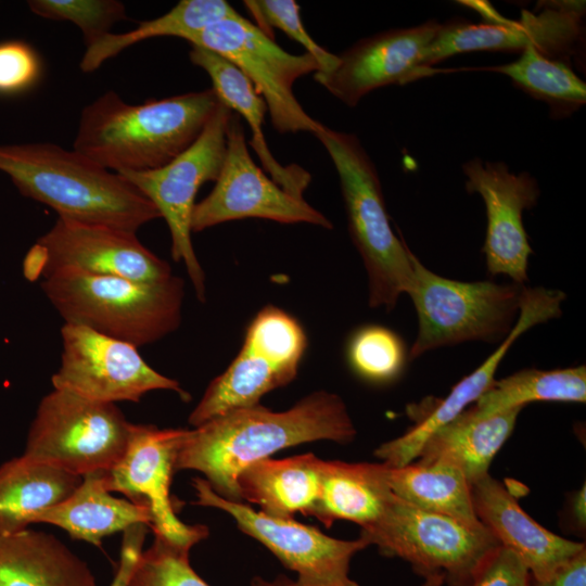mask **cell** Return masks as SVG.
<instances>
[{"label": "cell", "instance_id": "1", "mask_svg": "<svg viewBox=\"0 0 586 586\" xmlns=\"http://www.w3.org/2000/svg\"><path fill=\"white\" fill-rule=\"evenodd\" d=\"M355 436L343 399L317 391L285 411L257 404L188 430L177 455L176 471H199L217 495L241 501L237 479L250 464L286 447L321 440L347 444Z\"/></svg>", "mask_w": 586, "mask_h": 586}, {"label": "cell", "instance_id": "2", "mask_svg": "<svg viewBox=\"0 0 586 586\" xmlns=\"http://www.w3.org/2000/svg\"><path fill=\"white\" fill-rule=\"evenodd\" d=\"M219 104L213 89L141 104L110 90L82 109L73 149L117 174L153 170L186 151Z\"/></svg>", "mask_w": 586, "mask_h": 586}, {"label": "cell", "instance_id": "3", "mask_svg": "<svg viewBox=\"0 0 586 586\" xmlns=\"http://www.w3.org/2000/svg\"><path fill=\"white\" fill-rule=\"evenodd\" d=\"M0 170L22 195L50 206L58 217L133 233L161 217L124 177L74 149L50 142L0 144Z\"/></svg>", "mask_w": 586, "mask_h": 586}, {"label": "cell", "instance_id": "4", "mask_svg": "<svg viewBox=\"0 0 586 586\" xmlns=\"http://www.w3.org/2000/svg\"><path fill=\"white\" fill-rule=\"evenodd\" d=\"M64 323L82 326L137 348L177 330L184 297L182 278L145 282L72 270L40 280Z\"/></svg>", "mask_w": 586, "mask_h": 586}, {"label": "cell", "instance_id": "5", "mask_svg": "<svg viewBox=\"0 0 586 586\" xmlns=\"http://www.w3.org/2000/svg\"><path fill=\"white\" fill-rule=\"evenodd\" d=\"M340 178L348 231L364 262L369 306L392 310L412 284L411 251L391 228L374 163L357 136L327 126L316 135Z\"/></svg>", "mask_w": 586, "mask_h": 586}, {"label": "cell", "instance_id": "6", "mask_svg": "<svg viewBox=\"0 0 586 586\" xmlns=\"http://www.w3.org/2000/svg\"><path fill=\"white\" fill-rule=\"evenodd\" d=\"M411 297L418 332L408 353L412 360L433 349L468 341L497 343L513 328L523 284L463 282L428 269L411 252Z\"/></svg>", "mask_w": 586, "mask_h": 586}, {"label": "cell", "instance_id": "7", "mask_svg": "<svg viewBox=\"0 0 586 586\" xmlns=\"http://www.w3.org/2000/svg\"><path fill=\"white\" fill-rule=\"evenodd\" d=\"M360 536L387 557L407 561L423 578L441 574L448 586H472L501 547L485 527L415 507L392 495L382 515Z\"/></svg>", "mask_w": 586, "mask_h": 586}, {"label": "cell", "instance_id": "8", "mask_svg": "<svg viewBox=\"0 0 586 586\" xmlns=\"http://www.w3.org/2000/svg\"><path fill=\"white\" fill-rule=\"evenodd\" d=\"M129 426L115 404L53 388L38 405L24 455L79 476L106 472L123 456Z\"/></svg>", "mask_w": 586, "mask_h": 586}, {"label": "cell", "instance_id": "9", "mask_svg": "<svg viewBox=\"0 0 586 586\" xmlns=\"http://www.w3.org/2000/svg\"><path fill=\"white\" fill-rule=\"evenodd\" d=\"M306 347V333L293 316L273 305L263 307L250 322L240 352L208 384L189 423L199 426L259 404L265 394L295 379Z\"/></svg>", "mask_w": 586, "mask_h": 586}, {"label": "cell", "instance_id": "10", "mask_svg": "<svg viewBox=\"0 0 586 586\" xmlns=\"http://www.w3.org/2000/svg\"><path fill=\"white\" fill-rule=\"evenodd\" d=\"M232 111L219 104L199 138L166 165L148 171L119 173L165 219L171 239V258L182 262L200 302L206 300L205 273L191 240L195 196L207 181H216L226 154Z\"/></svg>", "mask_w": 586, "mask_h": 586}, {"label": "cell", "instance_id": "11", "mask_svg": "<svg viewBox=\"0 0 586 586\" xmlns=\"http://www.w3.org/2000/svg\"><path fill=\"white\" fill-rule=\"evenodd\" d=\"M187 41L234 64L263 97L278 132L306 131L316 136L324 126L304 111L293 91L298 78L320 71L313 55L284 51L242 15L212 24Z\"/></svg>", "mask_w": 586, "mask_h": 586}, {"label": "cell", "instance_id": "12", "mask_svg": "<svg viewBox=\"0 0 586 586\" xmlns=\"http://www.w3.org/2000/svg\"><path fill=\"white\" fill-rule=\"evenodd\" d=\"M63 270L156 282L170 278V265L145 247L136 233L58 217L29 249L24 276L42 280Z\"/></svg>", "mask_w": 586, "mask_h": 586}, {"label": "cell", "instance_id": "13", "mask_svg": "<svg viewBox=\"0 0 586 586\" xmlns=\"http://www.w3.org/2000/svg\"><path fill=\"white\" fill-rule=\"evenodd\" d=\"M192 486L194 504L229 513L240 531L263 544L297 574V586H359L348 573L355 553L369 546L361 536L355 540L336 539L293 518L268 515L245 502L220 497L205 479H193Z\"/></svg>", "mask_w": 586, "mask_h": 586}, {"label": "cell", "instance_id": "14", "mask_svg": "<svg viewBox=\"0 0 586 586\" xmlns=\"http://www.w3.org/2000/svg\"><path fill=\"white\" fill-rule=\"evenodd\" d=\"M539 8V12L523 10L519 21L497 13L484 23L459 20L442 24L424 52L422 67L432 69V65L463 52H522L530 47L570 64L571 58L584 50V2L551 1Z\"/></svg>", "mask_w": 586, "mask_h": 586}, {"label": "cell", "instance_id": "15", "mask_svg": "<svg viewBox=\"0 0 586 586\" xmlns=\"http://www.w3.org/2000/svg\"><path fill=\"white\" fill-rule=\"evenodd\" d=\"M61 337V365L51 378L53 388L111 404L139 402L155 390L190 398L176 380L150 367L129 343L69 323L62 326Z\"/></svg>", "mask_w": 586, "mask_h": 586}, {"label": "cell", "instance_id": "16", "mask_svg": "<svg viewBox=\"0 0 586 586\" xmlns=\"http://www.w3.org/2000/svg\"><path fill=\"white\" fill-rule=\"evenodd\" d=\"M263 218L280 224H310L332 229V222L304 199L277 184L250 155L240 117L232 114L226 154L215 187L195 204L192 232L231 220Z\"/></svg>", "mask_w": 586, "mask_h": 586}, {"label": "cell", "instance_id": "17", "mask_svg": "<svg viewBox=\"0 0 586 586\" xmlns=\"http://www.w3.org/2000/svg\"><path fill=\"white\" fill-rule=\"evenodd\" d=\"M187 432L184 429L130 423L126 449L104 472V482L109 492L122 493L149 510V526L154 537L190 550L207 537L208 528L179 520L170 497L176 459Z\"/></svg>", "mask_w": 586, "mask_h": 586}, {"label": "cell", "instance_id": "18", "mask_svg": "<svg viewBox=\"0 0 586 586\" xmlns=\"http://www.w3.org/2000/svg\"><path fill=\"white\" fill-rule=\"evenodd\" d=\"M466 189L484 201L487 228L482 252L487 271L513 283L527 280L532 247L523 226V211L537 204L540 190L527 171L513 174L504 162L473 158L462 165Z\"/></svg>", "mask_w": 586, "mask_h": 586}, {"label": "cell", "instance_id": "19", "mask_svg": "<svg viewBox=\"0 0 586 586\" xmlns=\"http://www.w3.org/2000/svg\"><path fill=\"white\" fill-rule=\"evenodd\" d=\"M441 26L432 20L360 39L337 54V63L331 71L316 72L314 78L341 102L354 107L378 88L408 84L442 72L422 67L424 52Z\"/></svg>", "mask_w": 586, "mask_h": 586}, {"label": "cell", "instance_id": "20", "mask_svg": "<svg viewBox=\"0 0 586 586\" xmlns=\"http://www.w3.org/2000/svg\"><path fill=\"white\" fill-rule=\"evenodd\" d=\"M471 497L479 521L543 581L586 549L585 544L556 535L533 520L515 497L489 473L472 482Z\"/></svg>", "mask_w": 586, "mask_h": 586}, {"label": "cell", "instance_id": "21", "mask_svg": "<svg viewBox=\"0 0 586 586\" xmlns=\"http://www.w3.org/2000/svg\"><path fill=\"white\" fill-rule=\"evenodd\" d=\"M542 321L543 316L538 308L523 305L513 328L497 349L479 368L461 379L446 397L426 399L412 407L415 424L397 438L381 444L374 450V456L392 468L413 462L435 431L458 417L467 406L475 403L488 390L495 381L500 360L514 341Z\"/></svg>", "mask_w": 586, "mask_h": 586}, {"label": "cell", "instance_id": "22", "mask_svg": "<svg viewBox=\"0 0 586 586\" xmlns=\"http://www.w3.org/2000/svg\"><path fill=\"white\" fill-rule=\"evenodd\" d=\"M189 58L209 76L212 89L219 102L237 112L250 126L252 132L250 144L257 154L264 171L286 192L303 199L311 176L295 164L283 166L272 155L263 131L267 106L252 81L234 64L208 49L191 46Z\"/></svg>", "mask_w": 586, "mask_h": 586}, {"label": "cell", "instance_id": "23", "mask_svg": "<svg viewBox=\"0 0 586 586\" xmlns=\"http://www.w3.org/2000/svg\"><path fill=\"white\" fill-rule=\"evenodd\" d=\"M321 460L305 454L256 461L237 479L240 499L276 518L292 519L297 512L311 515L320 496Z\"/></svg>", "mask_w": 586, "mask_h": 586}, {"label": "cell", "instance_id": "24", "mask_svg": "<svg viewBox=\"0 0 586 586\" xmlns=\"http://www.w3.org/2000/svg\"><path fill=\"white\" fill-rule=\"evenodd\" d=\"M34 523H49L73 538L101 546L102 539L135 524L150 525L149 510L129 499L111 495L104 472L82 476L77 488L60 504L38 513Z\"/></svg>", "mask_w": 586, "mask_h": 586}, {"label": "cell", "instance_id": "25", "mask_svg": "<svg viewBox=\"0 0 586 586\" xmlns=\"http://www.w3.org/2000/svg\"><path fill=\"white\" fill-rule=\"evenodd\" d=\"M0 586H97L88 565L50 534H0Z\"/></svg>", "mask_w": 586, "mask_h": 586}, {"label": "cell", "instance_id": "26", "mask_svg": "<svg viewBox=\"0 0 586 586\" xmlns=\"http://www.w3.org/2000/svg\"><path fill=\"white\" fill-rule=\"evenodd\" d=\"M320 479V496L311 515L327 527L345 520L366 528L379 520L393 495L383 462L321 460Z\"/></svg>", "mask_w": 586, "mask_h": 586}, {"label": "cell", "instance_id": "27", "mask_svg": "<svg viewBox=\"0 0 586 586\" xmlns=\"http://www.w3.org/2000/svg\"><path fill=\"white\" fill-rule=\"evenodd\" d=\"M523 407H514L487 417L471 408L435 431L423 445L419 460H443L458 467L469 483L488 473V468L511 435Z\"/></svg>", "mask_w": 586, "mask_h": 586}, {"label": "cell", "instance_id": "28", "mask_svg": "<svg viewBox=\"0 0 586 586\" xmlns=\"http://www.w3.org/2000/svg\"><path fill=\"white\" fill-rule=\"evenodd\" d=\"M81 480L25 455L4 462L0 467V534L26 530L38 513L67 498Z\"/></svg>", "mask_w": 586, "mask_h": 586}, {"label": "cell", "instance_id": "29", "mask_svg": "<svg viewBox=\"0 0 586 586\" xmlns=\"http://www.w3.org/2000/svg\"><path fill=\"white\" fill-rule=\"evenodd\" d=\"M386 481L396 497L415 507L472 527L483 526L473 508L468 479L450 462L418 460L399 468L386 466Z\"/></svg>", "mask_w": 586, "mask_h": 586}, {"label": "cell", "instance_id": "30", "mask_svg": "<svg viewBox=\"0 0 586 586\" xmlns=\"http://www.w3.org/2000/svg\"><path fill=\"white\" fill-rule=\"evenodd\" d=\"M238 15L239 12L225 0H181L167 13L142 21L129 31H110L88 44L79 66L84 73H92L104 62L138 42L166 36L187 41L205 27Z\"/></svg>", "mask_w": 586, "mask_h": 586}, {"label": "cell", "instance_id": "31", "mask_svg": "<svg viewBox=\"0 0 586 586\" xmlns=\"http://www.w3.org/2000/svg\"><path fill=\"white\" fill-rule=\"evenodd\" d=\"M536 400L585 403V366L520 370L505 379L495 380L471 410L479 417H487Z\"/></svg>", "mask_w": 586, "mask_h": 586}, {"label": "cell", "instance_id": "32", "mask_svg": "<svg viewBox=\"0 0 586 586\" xmlns=\"http://www.w3.org/2000/svg\"><path fill=\"white\" fill-rule=\"evenodd\" d=\"M502 74L531 97L545 102L553 118L572 115L586 102V84L564 61L549 58L530 47L510 63L483 67Z\"/></svg>", "mask_w": 586, "mask_h": 586}, {"label": "cell", "instance_id": "33", "mask_svg": "<svg viewBox=\"0 0 586 586\" xmlns=\"http://www.w3.org/2000/svg\"><path fill=\"white\" fill-rule=\"evenodd\" d=\"M346 355L358 377L379 384L397 379L408 359L400 336L378 324L357 329L348 340Z\"/></svg>", "mask_w": 586, "mask_h": 586}, {"label": "cell", "instance_id": "34", "mask_svg": "<svg viewBox=\"0 0 586 586\" xmlns=\"http://www.w3.org/2000/svg\"><path fill=\"white\" fill-rule=\"evenodd\" d=\"M27 5L40 17L75 24L82 33L86 46L126 18V7L116 0H30Z\"/></svg>", "mask_w": 586, "mask_h": 586}, {"label": "cell", "instance_id": "35", "mask_svg": "<svg viewBox=\"0 0 586 586\" xmlns=\"http://www.w3.org/2000/svg\"><path fill=\"white\" fill-rule=\"evenodd\" d=\"M189 552L154 537L141 552L129 586H211L192 569Z\"/></svg>", "mask_w": 586, "mask_h": 586}, {"label": "cell", "instance_id": "36", "mask_svg": "<svg viewBox=\"0 0 586 586\" xmlns=\"http://www.w3.org/2000/svg\"><path fill=\"white\" fill-rule=\"evenodd\" d=\"M244 7L257 22V27L273 38L272 29H279L291 40L303 46L320 65L319 72H329L337 63V55L319 46L307 33L301 17V7L294 0H245Z\"/></svg>", "mask_w": 586, "mask_h": 586}, {"label": "cell", "instance_id": "37", "mask_svg": "<svg viewBox=\"0 0 586 586\" xmlns=\"http://www.w3.org/2000/svg\"><path fill=\"white\" fill-rule=\"evenodd\" d=\"M41 72V60L27 42H0V95H13L30 89L39 80Z\"/></svg>", "mask_w": 586, "mask_h": 586}, {"label": "cell", "instance_id": "38", "mask_svg": "<svg viewBox=\"0 0 586 586\" xmlns=\"http://www.w3.org/2000/svg\"><path fill=\"white\" fill-rule=\"evenodd\" d=\"M532 576L521 559L500 547L472 586H530Z\"/></svg>", "mask_w": 586, "mask_h": 586}, {"label": "cell", "instance_id": "39", "mask_svg": "<svg viewBox=\"0 0 586 586\" xmlns=\"http://www.w3.org/2000/svg\"><path fill=\"white\" fill-rule=\"evenodd\" d=\"M146 533L145 524H135L124 531L119 562L111 586H129Z\"/></svg>", "mask_w": 586, "mask_h": 586}, {"label": "cell", "instance_id": "40", "mask_svg": "<svg viewBox=\"0 0 586 586\" xmlns=\"http://www.w3.org/2000/svg\"><path fill=\"white\" fill-rule=\"evenodd\" d=\"M530 586H586V549L561 565L546 579H532Z\"/></svg>", "mask_w": 586, "mask_h": 586}, {"label": "cell", "instance_id": "41", "mask_svg": "<svg viewBox=\"0 0 586 586\" xmlns=\"http://www.w3.org/2000/svg\"><path fill=\"white\" fill-rule=\"evenodd\" d=\"M445 583V577L441 574L430 575L424 577V582L420 586H442ZM252 586H297L294 581L284 575H278L273 579H265L260 576H255Z\"/></svg>", "mask_w": 586, "mask_h": 586}, {"label": "cell", "instance_id": "42", "mask_svg": "<svg viewBox=\"0 0 586 586\" xmlns=\"http://www.w3.org/2000/svg\"><path fill=\"white\" fill-rule=\"evenodd\" d=\"M570 511L576 525L579 528H585L586 525V486L583 485L576 493H574L571 500Z\"/></svg>", "mask_w": 586, "mask_h": 586}]
</instances>
